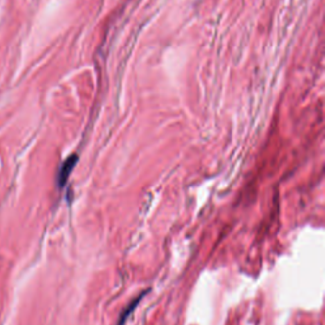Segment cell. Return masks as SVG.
Here are the masks:
<instances>
[{"instance_id":"obj_2","label":"cell","mask_w":325,"mask_h":325,"mask_svg":"<svg viewBox=\"0 0 325 325\" xmlns=\"http://www.w3.org/2000/svg\"><path fill=\"white\" fill-rule=\"evenodd\" d=\"M149 291L150 290H149V288H147V290H145L144 292L139 293V296H136L135 299L132 300V301L130 302L129 305H127L126 308L123 309V311H122V313H121V315H120V319H118V322H117V325H125V324H126V320L129 319L130 315H131V314L136 310V308H138V305L140 304L141 300L144 299V297H145V296H146V293L149 292Z\"/></svg>"},{"instance_id":"obj_1","label":"cell","mask_w":325,"mask_h":325,"mask_svg":"<svg viewBox=\"0 0 325 325\" xmlns=\"http://www.w3.org/2000/svg\"><path fill=\"white\" fill-rule=\"evenodd\" d=\"M76 163H78V155H75V154L69 156V158L62 163L61 168H60L59 170V174H57V185H59V188H64V186L66 185V182H68L70 173L73 172Z\"/></svg>"}]
</instances>
